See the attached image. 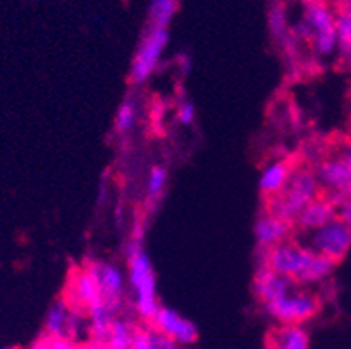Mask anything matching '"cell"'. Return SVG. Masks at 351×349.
Here are the masks:
<instances>
[{
    "label": "cell",
    "mask_w": 351,
    "mask_h": 349,
    "mask_svg": "<svg viewBox=\"0 0 351 349\" xmlns=\"http://www.w3.org/2000/svg\"><path fill=\"white\" fill-rule=\"evenodd\" d=\"M136 112H138V105H136L135 98L128 96V98L121 101L119 108H117L116 121H114L116 133L126 134L133 130L136 123Z\"/></svg>",
    "instance_id": "cell-24"
},
{
    "label": "cell",
    "mask_w": 351,
    "mask_h": 349,
    "mask_svg": "<svg viewBox=\"0 0 351 349\" xmlns=\"http://www.w3.org/2000/svg\"><path fill=\"white\" fill-rule=\"evenodd\" d=\"M149 323H151L152 328L161 332L166 337H170L178 346L194 344L197 341V335H199L197 326L191 320L184 318L180 313L165 306L159 307L154 318Z\"/></svg>",
    "instance_id": "cell-11"
},
{
    "label": "cell",
    "mask_w": 351,
    "mask_h": 349,
    "mask_svg": "<svg viewBox=\"0 0 351 349\" xmlns=\"http://www.w3.org/2000/svg\"><path fill=\"white\" fill-rule=\"evenodd\" d=\"M320 196L322 187L315 171L309 168H302V166H293L292 175L285 187L276 196L266 200V211L293 226L302 210Z\"/></svg>",
    "instance_id": "cell-3"
},
{
    "label": "cell",
    "mask_w": 351,
    "mask_h": 349,
    "mask_svg": "<svg viewBox=\"0 0 351 349\" xmlns=\"http://www.w3.org/2000/svg\"><path fill=\"white\" fill-rule=\"evenodd\" d=\"M308 248L315 254L339 262L351 250V227L339 219L332 220L330 224L311 232Z\"/></svg>",
    "instance_id": "cell-7"
},
{
    "label": "cell",
    "mask_w": 351,
    "mask_h": 349,
    "mask_svg": "<svg viewBox=\"0 0 351 349\" xmlns=\"http://www.w3.org/2000/svg\"><path fill=\"white\" fill-rule=\"evenodd\" d=\"M269 30L273 38L283 47L292 46V30L289 28V18H287V11L283 4L276 2L271 5L269 9Z\"/></svg>",
    "instance_id": "cell-21"
},
{
    "label": "cell",
    "mask_w": 351,
    "mask_h": 349,
    "mask_svg": "<svg viewBox=\"0 0 351 349\" xmlns=\"http://www.w3.org/2000/svg\"><path fill=\"white\" fill-rule=\"evenodd\" d=\"M86 267L89 269V273L93 274L95 280H97L105 302L119 313L121 307H123L124 290H126L124 288L126 283H124L123 271L112 262L105 261H89L86 262Z\"/></svg>",
    "instance_id": "cell-10"
},
{
    "label": "cell",
    "mask_w": 351,
    "mask_h": 349,
    "mask_svg": "<svg viewBox=\"0 0 351 349\" xmlns=\"http://www.w3.org/2000/svg\"><path fill=\"white\" fill-rule=\"evenodd\" d=\"M317 180L327 196L351 189V147H341L315 169Z\"/></svg>",
    "instance_id": "cell-8"
},
{
    "label": "cell",
    "mask_w": 351,
    "mask_h": 349,
    "mask_svg": "<svg viewBox=\"0 0 351 349\" xmlns=\"http://www.w3.org/2000/svg\"><path fill=\"white\" fill-rule=\"evenodd\" d=\"M166 44H168V28H147L138 47H136L132 70H130V79H132L133 84L140 86L149 81V77L156 72L159 62H161Z\"/></svg>",
    "instance_id": "cell-5"
},
{
    "label": "cell",
    "mask_w": 351,
    "mask_h": 349,
    "mask_svg": "<svg viewBox=\"0 0 351 349\" xmlns=\"http://www.w3.org/2000/svg\"><path fill=\"white\" fill-rule=\"evenodd\" d=\"M128 280L135 293V309L142 320L151 322L158 313V280L151 257L143 248V227L136 226L126 246Z\"/></svg>",
    "instance_id": "cell-2"
},
{
    "label": "cell",
    "mask_w": 351,
    "mask_h": 349,
    "mask_svg": "<svg viewBox=\"0 0 351 349\" xmlns=\"http://www.w3.org/2000/svg\"><path fill=\"white\" fill-rule=\"evenodd\" d=\"M86 315H88L89 320V334L93 337V342L104 344L114 320L117 318V311L104 300V302L97 304V306L89 307Z\"/></svg>",
    "instance_id": "cell-18"
},
{
    "label": "cell",
    "mask_w": 351,
    "mask_h": 349,
    "mask_svg": "<svg viewBox=\"0 0 351 349\" xmlns=\"http://www.w3.org/2000/svg\"><path fill=\"white\" fill-rule=\"evenodd\" d=\"M276 274L290 278L298 285H313L332 274L336 262L315 254L308 246L283 241L263 252V262Z\"/></svg>",
    "instance_id": "cell-1"
},
{
    "label": "cell",
    "mask_w": 351,
    "mask_h": 349,
    "mask_svg": "<svg viewBox=\"0 0 351 349\" xmlns=\"http://www.w3.org/2000/svg\"><path fill=\"white\" fill-rule=\"evenodd\" d=\"M293 166L290 165L285 159H278V161H273L266 166V168L261 171V177H258V191L264 196V200L267 197L276 196L285 184L289 182L290 175H292Z\"/></svg>",
    "instance_id": "cell-16"
},
{
    "label": "cell",
    "mask_w": 351,
    "mask_h": 349,
    "mask_svg": "<svg viewBox=\"0 0 351 349\" xmlns=\"http://www.w3.org/2000/svg\"><path fill=\"white\" fill-rule=\"evenodd\" d=\"M311 34L313 51L317 56L328 58L337 53L336 14L325 0H304V19Z\"/></svg>",
    "instance_id": "cell-4"
},
{
    "label": "cell",
    "mask_w": 351,
    "mask_h": 349,
    "mask_svg": "<svg viewBox=\"0 0 351 349\" xmlns=\"http://www.w3.org/2000/svg\"><path fill=\"white\" fill-rule=\"evenodd\" d=\"M84 315V311L73 309L65 297H60L47 309L44 320L46 335L51 339H72L79 332Z\"/></svg>",
    "instance_id": "cell-9"
},
{
    "label": "cell",
    "mask_w": 351,
    "mask_h": 349,
    "mask_svg": "<svg viewBox=\"0 0 351 349\" xmlns=\"http://www.w3.org/2000/svg\"><path fill=\"white\" fill-rule=\"evenodd\" d=\"M196 121V107L193 101H182L177 108V123L180 126H191Z\"/></svg>",
    "instance_id": "cell-26"
},
{
    "label": "cell",
    "mask_w": 351,
    "mask_h": 349,
    "mask_svg": "<svg viewBox=\"0 0 351 349\" xmlns=\"http://www.w3.org/2000/svg\"><path fill=\"white\" fill-rule=\"evenodd\" d=\"M298 287L299 285L295 281L287 276H282V274H276L264 264L258 265L257 273H255L254 292L257 296L258 302L263 304V306L278 300L280 297L287 296V293L292 292L293 288Z\"/></svg>",
    "instance_id": "cell-13"
},
{
    "label": "cell",
    "mask_w": 351,
    "mask_h": 349,
    "mask_svg": "<svg viewBox=\"0 0 351 349\" xmlns=\"http://www.w3.org/2000/svg\"><path fill=\"white\" fill-rule=\"evenodd\" d=\"M336 37L341 62L351 65V5L336 14Z\"/></svg>",
    "instance_id": "cell-19"
},
{
    "label": "cell",
    "mask_w": 351,
    "mask_h": 349,
    "mask_svg": "<svg viewBox=\"0 0 351 349\" xmlns=\"http://www.w3.org/2000/svg\"><path fill=\"white\" fill-rule=\"evenodd\" d=\"M65 299L69 300L73 309H79V311L84 313H88L89 307L104 302L100 287H98L97 280H95L93 274L89 273V269L86 265L70 278L69 297H65Z\"/></svg>",
    "instance_id": "cell-12"
},
{
    "label": "cell",
    "mask_w": 351,
    "mask_h": 349,
    "mask_svg": "<svg viewBox=\"0 0 351 349\" xmlns=\"http://www.w3.org/2000/svg\"><path fill=\"white\" fill-rule=\"evenodd\" d=\"M292 229L293 226L290 222H285V220L264 211L263 215L257 219V222H255V241H257L258 248L266 252V250L273 248V246L280 245V243L289 241Z\"/></svg>",
    "instance_id": "cell-14"
},
{
    "label": "cell",
    "mask_w": 351,
    "mask_h": 349,
    "mask_svg": "<svg viewBox=\"0 0 351 349\" xmlns=\"http://www.w3.org/2000/svg\"><path fill=\"white\" fill-rule=\"evenodd\" d=\"M166 184H168V171L165 166L156 165L149 169V177H147V203L151 206H156L158 201L165 194Z\"/></svg>",
    "instance_id": "cell-22"
},
{
    "label": "cell",
    "mask_w": 351,
    "mask_h": 349,
    "mask_svg": "<svg viewBox=\"0 0 351 349\" xmlns=\"http://www.w3.org/2000/svg\"><path fill=\"white\" fill-rule=\"evenodd\" d=\"M135 332L136 326L132 322H128L126 318H116L104 344L108 349H132Z\"/></svg>",
    "instance_id": "cell-20"
},
{
    "label": "cell",
    "mask_w": 351,
    "mask_h": 349,
    "mask_svg": "<svg viewBox=\"0 0 351 349\" xmlns=\"http://www.w3.org/2000/svg\"><path fill=\"white\" fill-rule=\"evenodd\" d=\"M27 349H53V339L47 337V335H44V337L37 339L34 344L28 346Z\"/></svg>",
    "instance_id": "cell-28"
},
{
    "label": "cell",
    "mask_w": 351,
    "mask_h": 349,
    "mask_svg": "<svg viewBox=\"0 0 351 349\" xmlns=\"http://www.w3.org/2000/svg\"><path fill=\"white\" fill-rule=\"evenodd\" d=\"M175 11H177V0H151L149 27L168 28Z\"/></svg>",
    "instance_id": "cell-23"
},
{
    "label": "cell",
    "mask_w": 351,
    "mask_h": 349,
    "mask_svg": "<svg viewBox=\"0 0 351 349\" xmlns=\"http://www.w3.org/2000/svg\"><path fill=\"white\" fill-rule=\"evenodd\" d=\"M84 349H108L105 344H100V342H91L89 346H86Z\"/></svg>",
    "instance_id": "cell-30"
},
{
    "label": "cell",
    "mask_w": 351,
    "mask_h": 349,
    "mask_svg": "<svg viewBox=\"0 0 351 349\" xmlns=\"http://www.w3.org/2000/svg\"><path fill=\"white\" fill-rule=\"evenodd\" d=\"M264 311L274 318L280 325H302L311 320L320 309V300L309 292L293 288L292 292L280 297L274 302L266 304Z\"/></svg>",
    "instance_id": "cell-6"
},
{
    "label": "cell",
    "mask_w": 351,
    "mask_h": 349,
    "mask_svg": "<svg viewBox=\"0 0 351 349\" xmlns=\"http://www.w3.org/2000/svg\"><path fill=\"white\" fill-rule=\"evenodd\" d=\"M327 197L336 204L337 219L343 220L344 224H348L351 227V189H348L344 192H337V194H330Z\"/></svg>",
    "instance_id": "cell-25"
},
{
    "label": "cell",
    "mask_w": 351,
    "mask_h": 349,
    "mask_svg": "<svg viewBox=\"0 0 351 349\" xmlns=\"http://www.w3.org/2000/svg\"><path fill=\"white\" fill-rule=\"evenodd\" d=\"M149 335H151V349H180L177 342L162 335L161 332H158L152 326H149Z\"/></svg>",
    "instance_id": "cell-27"
},
{
    "label": "cell",
    "mask_w": 351,
    "mask_h": 349,
    "mask_svg": "<svg viewBox=\"0 0 351 349\" xmlns=\"http://www.w3.org/2000/svg\"><path fill=\"white\" fill-rule=\"evenodd\" d=\"M269 349H309V334L302 325H280L267 337Z\"/></svg>",
    "instance_id": "cell-17"
},
{
    "label": "cell",
    "mask_w": 351,
    "mask_h": 349,
    "mask_svg": "<svg viewBox=\"0 0 351 349\" xmlns=\"http://www.w3.org/2000/svg\"><path fill=\"white\" fill-rule=\"evenodd\" d=\"M53 349H81L72 339H53Z\"/></svg>",
    "instance_id": "cell-29"
},
{
    "label": "cell",
    "mask_w": 351,
    "mask_h": 349,
    "mask_svg": "<svg viewBox=\"0 0 351 349\" xmlns=\"http://www.w3.org/2000/svg\"><path fill=\"white\" fill-rule=\"evenodd\" d=\"M337 219V208L336 204L332 203L327 196H320L313 201L311 204L302 210L301 215L298 217V220L293 222V227H298L302 232H315L320 227L327 226L332 220Z\"/></svg>",
    "instance_id": "cell-15"
}]
</instances>
